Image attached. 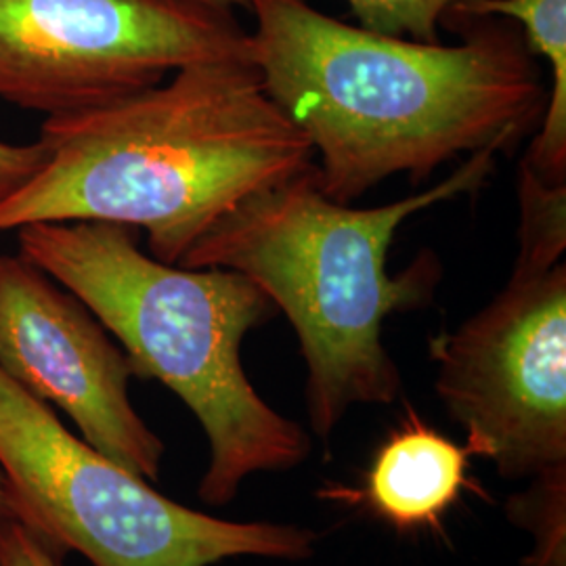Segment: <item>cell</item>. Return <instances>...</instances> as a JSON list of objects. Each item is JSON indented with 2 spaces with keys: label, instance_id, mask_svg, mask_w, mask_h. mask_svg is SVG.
<instances>
[{
  "label": "cell",
  "instance_id": "obj_1",
  "mask_svg": "<svg viewBox=\"0 0 566 566\" xmlns=\"http://www.w3.org/2000/svg\"><path fill=\"white\" fill-rule=\"evenodd\" d=\"M252 61L269 97L319 154L317 185L350 203L407 175L413 185L483 149L512 154L544 120L542 67L523 28L449 7L460 44L385 36L319 13L308 0H243Z\"/></svg>",
  "mask_w": 566,
  "mask_h": 566
},
{
  "label": "cell",
  "instance_id": "obj_2",
  "mask_svg": "<svg viewBox=\"0 0 566 566\" xmlns=\"http://www.w3.org/2000/svg\"><path fill=\"white\" fill-rule=\"evenodd\" d=\"M41 170L0 203V231L99 221L143 229L179 264L248 196L313 166L315 149L252 61L187 65L120 102L46 118Z\"/></svg>",
  "mask_w": 566,
  "mask_h": 566
},
{
  "label": "cell",
  "instance_id": "obj_3",
  "mask_svg": "<svg viewBox=\"0 0 566 566\" xmlns=\"http://www.w3.org/2000/svg\"><path fill=\"white\" fill-rule=\"evenodd\" d=\"M495 156L493 149L470 154L446 181L378 208L329 200L313 164L248 196L193 243L179 266L235 271L285 313L306 364L308 422L327 439L350 407L399 399L401 374L382 343V325L395 313L428 306L443 280L432 250L390 275L386 261L395 233L434 203L479 193Z\"/></svg>",
  "mask_w": 566,
  "mask_h": 566
},
{
  "label": "cell",
  "instance_id": "obj_4",
  "mask_svg": "<svg viewBox=\"0 0 566 566\" xmlns=\"http://www.w3.org/2000/svg\"><path fill=\"white\" fill-rule=\"evenodd\" d=\"M21 256L70 290L122 344L133 374L170 388L210 447L198 495L227 506L259 472L303 464L311 439L250 385L248 332L275 306L259 285L227 269H185L143 254L128 227L99 221L30 223Z\"/></svg>",
  "mask_w": 566,
  "mask_h": 566
},
{
  "label": "cell",
  "instance_id": "obj_5",
  "mask_svg": "<svg viewBox=\"0 0 566 566\" xmlns=\"http://www.w3.org/2000/svg\"><path fill=\"white\" fill-rule=\"evenodd\" d=\"M0 468L25 523L93 566H210L235 556L304 560L317 533L235 523L181 506L61 424L0 369Z\"/></svg>",
  "mask_w": 566,
  "mask_h": 566
},
{
  "label": "cell",
  "instance_id": "obj_6",
  "mask_svg": "<svg viewBox=\"0 0 566 566\" xmlns=\"http://www.w3.org/2000/svg\"><path fill=\"white\" fill-rule=\"evenodd\" d=\"M217 61H252V34L210 0H0V99L46 118Z\"/></svg>",
  "mask_w": 566,
  "mask_h": 566
},
{
  "label": "cell",
  "instance_id": "obj_7",
  "mask_svg": "<svg viewBox=\"0 0 566 566\" xmlns=\"http://www.w3.org/2000/svg\"><path fill=\"white\" fill-rule=\"evenodd\" d=\"M434 390L465 451L504 479L566 465V263L516 256L493 301L430 340Z\"/></svg>",
  "mask_w": 566,
  "mask_h": 566
},
{
  "label": "cell",
  "instance_id": "obj_8",
  "mask_svg": "<svg viewBox=\"0 0 566 566\" xmlns=\"http://www.w3.org/2000/svg\"><path fill=\"white\" fill-rule=\"evenodd\" d=\"M0 369L60 407L88 446L147 481L160 479L164 443L130 403L126 353L70 290L21 254L0 256Z\"/></svg>",
  "mask_w": 566,
  "mask_h": 566
},
{
  "label": "cell",
  "instance_id": "obj_9",
  "mask_svg": "<svg viewBox=\"0 0 566 566\" xmlns=\"http://www.w3.org/2000/svg\"><path fill=\"white\" fill-rule=\"evenodd\" d=\"M465 447L411 413L371 462L367 504L399 531L439 526L465 486Z\"/></svg>",
  "mask_w": 566,
  "mask_h": 566
},
{
  "label": "cell",
  "instance_id": "obj_10",
  "mask_svg": "<svg viewBox=\"0 0 566 566\" xmlns=\"http://www.w3.org/2000/svg\"><path fill=\"white\" fill-rule=\"evenodd\" d=\"M451 7L518 21L531 53L549 61L546 114L521 166L547 187H566V0H458Z\"/></svg>",
  "mask_w": 566,
  "mask_h": 566
},
{
  "label": "cell",
  "instance_id": "obj_11",
  "mask_svg": "<svg viewBox=\"0 0 566 566\" xmlns=\"http://www.w3.org/2000/svg\"><path fill=\"white\" fill-rule=\"evenodd\" d=\"M506 516L535 539L521 566H566V465L533 476L507 500Z\"/></svg>",
  "mask_w": 566,
  "mask_h": 566
},
{
  "label": "cell",
  "instance_id": "obj_12",
  "mask_svg": "<svg viewBox=\"0 0 566 566\" xmlns=\"http://www.w3.org/2000/svg\"><path fill=\"white\" fill-rule=\"evenodd\" d=\"M359 25L385 36L439 42V28L458 0H346Z\"/></svg>",
  "mask_w": 566,
  "mask_h": 566
},
{
  "label": "cell",
  "instance_id": "obj_13",
  "mask_svg": "<svg viewBox=\"0 0 566 566\" xmlns=\"http://www.w3.org/2000/svg\"><path fill=\"white\" fill-rule=\"evenodd\" d=\"M65 549L20 521L0 523V566H63Z\"/></svg>",
  "mask_w": 566,
  "mask_h": 566
},
{
  "label": "cell",
  "instance_id": "obj_14",
  "mask_svg": "<svg viewBox=\"0 0 566 566\" xmlns=\"http://www.w3.org/2000/svg\"><path fill=\"white\" fill-rule=\"evenodd\" d=\"M44 158L46 151L41 142L30 145L0 142V203L41 170Z\"/></svg>",
  "mask_w": 566,
  "mask_h": 566
},
{
  "label": "cell",
  "instance_id": "obj_15",
  "mask_svg": "<svg viewBox=\"0 0 566 566\" xmlns=\"http://www.w3.org/2000/svg\"><path fill=\"white\" fill-rule=\"evenodd\" d=\"M7 521L25 523V516H23L20 497L15 495L7 474L0 468V523H7Z\"/></svg>",
  "mask_w": 566,
  "mask_h": 566
},
{
  "label": "cell",
  "instance_id": "obj_16",
  "mask_svg": "<svg viewBox=\"0 0 566 566\" xmlns=\"http://www.w3.org/2000/svg\"><path fill=\"white\" fill-rule=\"evenodd\" d=\"M210 2H217V4H224V7H243L245 9V2L243 0H210Z\"/></svg>",
  "mask_w": 566,
  "mask_h": 566
}]
</instances>
